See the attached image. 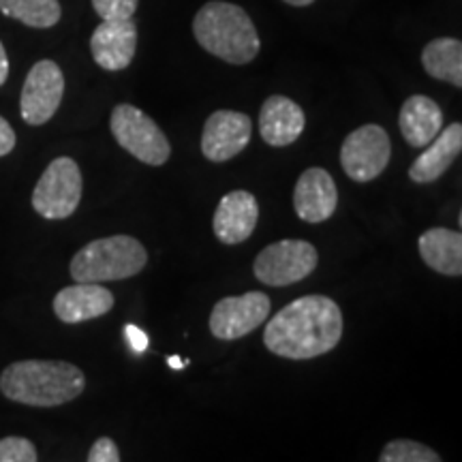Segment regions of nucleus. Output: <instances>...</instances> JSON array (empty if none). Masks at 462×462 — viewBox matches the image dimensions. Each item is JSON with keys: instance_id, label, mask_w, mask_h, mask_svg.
I'll return each instance as SVG.
<instances>
[{"instance_id": "obj_1", "label": "nucleus", "mask_w": 462, "mask_h": 462, "mask_svg": "<svg viewBox=\"0 0 462 462\" xmlns=\"http://www.w3.org/2000/svg\"><path fill=\"white\" fill-rule=\"evenodd\" d=\"M343 313L328 296L293 300L265 323L263 343L287 360H313L330 354L343 338Z\"/></svg>"}, {"instance_id": "obj_2", "label": "nucleus", "mask_w": 462, "mask_h": 462, "mask_svg": "<svg viewBox=\"0 0 462 462\" xmlns=\"http://www.w3.org/2000/svg\"><path fill=\"white\" fill-rule=\"evenodd\" d=\"M86 377L78 366L62 360L14 362L0 374V392L28 407H60L82 394Z\"/></svg>"}, {"instance_id": "obj_3", "label": "nucleus", "mask_w": 462, "mask_h": 462, "mask_svg": "<svg viewBox=\"0 0 462 462\" xmlns=\"http://www.w3.org/2000/svg\"><path fill=\"white\" fill-rule=\"evenodd\" d=\"M193 32L201 48L229 65H248L262 50L259 32L246 11L225 0H210L198 11Z\"/></svg>"}, {"instance_id": "obj_4", "label": "nucleus", "mask_w": 462, "mask_h": 462, "mask_svg": "<svg viewBox=\"0 0 462 462\" xmlns=\"http://www.w3.org/2000/svg\"><path fill=\"white\" fill-rule=\"evenodd\" d=\"M146 246L131 236H109L92 240L79 248L71 259V276L75 282H109L125 281L146 268Z\"/></svg>"}, {"instance_id": "obj_5", "label": "nucleus", "mask_w": 462, "mask_h": 462, "mask_svg": "<svg viewBox=\"0 0 462 462\" xmlns=\"http://www.w3.org/2000/svg\"><path fill=\"white\" fill-rule=\"evenodd\" d=\"M109 129L120 148H125L142 163L159 167L170 161L171 146L165 133L140 107L129 106V103L116 106L109 118Z\"/></svg>"}, {"instance_id": "obj_6", "label": "nucleus", "mask_w": 462, "mask_h": 462, "mask_svg": "<svg viewBox=\"0 0 462 462\" xmlns=\"http://www.w3.org/2000/svg\"><path fill=\"white\" fill-rule=\"evenodd\" d=\"M82 199V171L69 157H58L48 165L32 190V208L50 221H62L78 210Z\"/></svg>"}, {"instance_id": "obj_7", "label": "nucleus", "mask_w": 462, "mask_h": 462, "mask_svg": "<svg viewBox=\"0 0 462 462\" xmlns=\"http://www.w3.org/2000/svg\"><path fill=\"white\" fill-rule=\"evenodd\" d=\"M319 262L317 248L306 240H281L259 253L253 273L270 287H287L313 274Z\"/></svg>"}, {"instance_id": "obj_8", "label": "nucleus", "mask_w": 462, "mask_h": 462, "mask_svg": "<svg viewBox=\"0 0 462 462\" xmlns=\"http://www.w3.org/2000/svg\"><path fill=\"white\" fill-rule=\"evenodd\" d=\"M392 157V142L383 126L364 125L345 137L340 148L343 171L356 182H371L385 171Z\"/></svg>"}, {"instance_id": "obj_9", "label": "nucleus", "mask_w": 462, "mask_h": 462, "mask_svg": "<svg viewBox=\"0 0 462 462\" xmlns=\"http://www.w3.org/2000/svg\"><path fill=\"white\" fill-rule=\"evenodd\" d=\"M65 95V75L54 60H39L26 75L20 114L26 125L42 126L54 118Z\"/></svg>"}, {"instance_id": "obj_10", "label": "nucleus", "mask_w": 462, "mask_h": 462, "mask_svg": "<svg viewBox=\"0 0 462 462\" xmlns=\"http://www.w3.org/2000/svg\"><path fill=\"white\" fill-rule=\"evenodd\" d=\"M270 306V298L263 291L218 300L210 313V332L218 340H238L265 323Z\"/></svg>"}, {"instance_id": "obj_11", "label": "nucleus", "mask_w": 462, "mask_h": 462, "mask_svg": "<svg viewBox=\"0 0 462 462\" xmlns=\"http://www.w3.org/2000/svg\"><path fill=\"white\" fill-rule=\"evenodd\" d=\"M253 123L246 114L234 109H218L206 120L201 133V152L212 163L238 157L251 142Z\"/></svg>"}, {"instance_id": "obj_12", "label": "nucleus", "mask_w": 462, "mask_h": 462, "mask_svg": "<svg viewBox=\"0 0 462 462\" xmlns=\"http://www.w3.org/2000/svg\"><path fill=\"white\" fill-rule=\"evenodd\" d=\"M137 50V26L133 20H103L90 37L95 62L106 71H123Z\"/></svg>"}, {"instance_id": "obj_13", "label": "nucleus", "mask_w": 462, "mask_h": 462, "mask_svg": "<svg viewBox=\"0 0 462 462\" xmlns=\"http://www.w3.org/2000/svg\"><path fill=\"white\" fill-rule=\"evenodd\" d=\"M338 204V190L330 171L323 167H310L298 178L293 190V208L300 221L323 223L334 215Z\"/></svg>"}, {"instance_id": "obj_14", "label": "nucleus", "mask_w": 462, "mask_h": 462, "mask_svg": "<svg viewBox=\"0 0 462 462\" xmlns=\"http://www.w3.org/2000/svg\"><path fill=\"white\" fill-rule=\"evenodd\" d=\"M259 221V204L248 190H231L218 201L212 229L221 245H242L253 236Z\"/></svg>"}, {"instance_id": "obj_15", "label": "nucleus", "mask_w": 462, "mask_h": 462, "mask_svg": "<svg viewBox=\"0 0 462 462\" xmlns=\"http://www.w3.org/2000/svg\"><path fill=\"white\" fill-rule=\"evenodd\" d=\"M114 293L99 282H75L54 298V313L62 323H84L114 309Z\"/></svg>"}, {"instance_id": "obj_16", "label": "nucleus", "mask_w": 462, "mask_h": 462, "mask_svg": "<svg viewBox=\"0 0 462 462\" xmlns=\"http://www.w3.org/2000/svg\"><path fill=\"white\" fill-rule=\"evenodd\" d=\"M304 125L306 116L302 107L282 95L265 99L262 112H259V133H262L263 142L274 148H285L298 142Z\"/></svg>"}, {"instance_id": "obj_17", "label": "nucleus", "mask_w": 462, "mask_h": 462, "mask_svg": "<svg viewBox=\"0 0 462 462\" xmlns=\"http://www.w3.org/2000/svg\"><path fill=\"white\" fill-rule=\"evenodd\" d=\"M426 150L409 167V178L415 184L437 182L446 173L462 150V125L454 123L439 131Z\"/></svg>"}, {"instance_id": "obj_18", "label": "nucleus", "mask_w": 462, "mask_h": 462, "mask_svg": "<svg viewBox=\"0 0 462 462\" xmlns=\"http://www.w3.org/2000/svg\"><path fill=\"white\" fill-rule=\"evenodd\" d=\"M398 125L409 146L424 148L443 129V112L430 97L413 95L402 103Z\"/></svg>"}, {"instance_id": "obj_19", "label": "nucleus", "mask_w": 462, "mask_h": 462, "mask_svg": "<svg viewBox=\"0 0 462 462\" xmlns=\"http://www.w3.org/2000/svg\"><path fill=\"white\" fill-rule=\"evenodd\" d=\"M421 262L443 276L462 274V234L448 227H430L420 236Z\"/></svg>"}, {"instance_id": "obj_20", "label": "nucleus", "mask_w": 462, "mask_h": 462, "mask_svg": "<svg viewBox=\"0 0 462 462\" xmlns=\"http://www.w3.org/2000/svg\"><path fill=\"white\" fill-rule=\"evenodd\" d=\"M421 65L430 78L462 88V43L454 37H439L421 51Z\"/></svg>"}, {"instance_id": "obj_21", "label": "nucleus", "mask_w": 462, "mask_h": 462, "mask_svg": "<svg viewBox=\"0 0 462 462\" xmlns=\"http://www.w3.org/2000/svg\"><path fill=\"white\" fill-rule=\"evenodd\" d=\"M0 11L31 28H51L62 15L58 0H0Z\"/></svg>"}, {"instance_id": "obj_22", "label": "nucleus", "mask_w": 462, "mask_h": 462, "mask_svg": "<svg viewBox=\"0 0 462 462\" xmlns=\"http://www.w3.org/2000/svg\"><path fill=\"white\" fill-rule=\"evenodd\" d=\"M379 462H441L435 449L411 439H396L383 448Z\"/></svg>"}, {"instance_id": "obj_23", "label": "nucleus", "mask_w": 462, "mask_h": 462, "mask_svg": "<svg viewBox=\"0 0 462 462\" xmlns=\"http://www.w3.org/2000/svg\"><path fill=\"white\" fill-rule=\"evenodd\" d=\"M0 462H37V448L24 437L0 439Z\"/></svg>"}, {"instance_id": "obj_24", "label": "nucleus", "mask_w": 462, "mask_h": 462, "mask_svg": "<svg viewBox=\"0 0 462 462\" xmlns=\"http://www.w3.org/2000/svg\"><path fill=\"white\" fill-rule=\"evenodd\" d=\"M140 0H92V7L103 20H131Z\"/></svg>"}, {"instance_id": "obj_25", "label": "nucleus", "mask_w": 462, "mask_h": 462, "mask_svg": "<svg viewBox=\"0 0 462 462\" xmlns=\"http://www.w3.org/2000/svg\"><path fill=\"white\" fill-rule=\"evenodd\" d=\"M88 462H120L118 446L109 437H101L92 443Z\"/></svg>"}, {"instance_id": "obj_26", "label": "nucleus", "mask_w": 462, "mask_h": 462, "mask_svg": "<svg viewBox=\"0 0 462 462\" xmlns=\"http://www.w3.org/2000/svg\"><path fill=\"white\" fill-rule=\"evenodd\" d=\"M15 148V131L11 129L7 120L0 116V157L9 154Z\"/></svg>"}, {"instance_id": "obj_27", "label": "nucleus", "mask_w": 462, "mask_h": 462, "mask_svg": "<svg viewBox=\"0 0 462 462\" xmlns=\"http://www.w3.org/2000/svg\"><path fill=\"white\" fill-rule=\"evenodd\" d=\"M125 332H126V338L131 340L133 349H135L137 354H142V351H146V346H148V337L140 330V328H135V326H126V328H125Z\"/></svg>"}, {"instance_id": "obj_28", "label": "nucleus", "mask_w": 462, "mask_h": 462, "mask_svg": "<svg viewBox=\"0 0 462 462\" xmlns=\"http://www.w3.org/2000/svg\"><path fill=\"white\" fill-rule=\"evenodd\" d=\"M9 78V58L7 51H5V45L0 43V86L7 82Z\"/></svg>"}, {"instance_id": "obj_29", "label": "nucleus", "mask_w": 462, "mask_h": 462, "mask_svg": "<svg viewBox=\"0 0 462 462\" xmlns=\"http://www.w3.org/2000/svg\"><path fill=\"white\" fill-rule=\"evenodd\" d=\"M287 5H293V7H309V5H313L315 0H285Z\"/></svg>"}, {"instance_id": "obj_30", "label": "nucleus", "mask_w": 462, "mask_h": 462, "mask_svg": "<svg viewBox=\"0 0 462 462\" xmlns=\"http://www.w3.org/2000/svg\"><path fill=\"white\" fill-rule=\"evenodd\" d=\"M170 364H171V368H180V366H184V364L178 360V357H170Z\"/></svg>"}]
</instances>
